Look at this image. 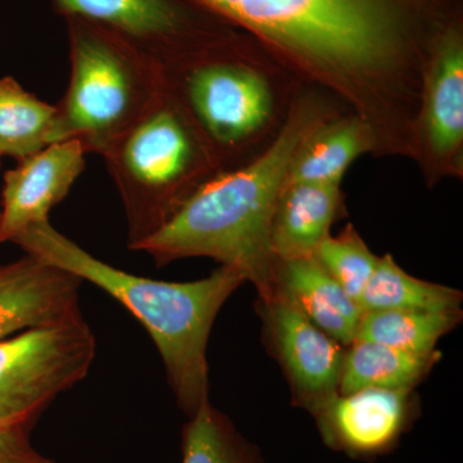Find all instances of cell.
<instances>
[{
  "label": "cell",
  "mask_w": 463,
  "mask_h": 463,
  "mask_svg": "<svg viewBox=\"0 0 463 463\" xmlns=\"http://www.w3.org/2000/svg\"><path fill=\"white\" fill-rule=\"evenodd\" d=\"M426 102L431 148L448 156L463 138V48L458 29L448 33L437 45Z\"/></svg>",
  "instance_id": "15"
},
{
  "label": "cell",
  "mask_w": 463,
  "mask_h": 463,
  "mask_svg": "<svg viewBox=\"0 0 463 463\" xmlns=\"http://www.w3.org/2000/svg\"><path fill=\"white\" fill-rule=\"evenodd\" d=\"M164 80L218 167L269 118V88L237 56L230 33L164 67Z\"/></svg>",
  "instance_id": "6"
},
{
  "label": "cell",
  "mask_w": 463,
  "mask_h": 463,
  "mask_svg": "<svg viewBox=\"0 0 463 463\" xmlns=\"http://www.w3.org/2000/svg\"><path fill=\"white\" fill-rule=\"evenodd\" d=\"M85 149L76 139L52 143L18 161L5 174L0 203V243L14 242L33 225L50 221L85 169Z\"/></svg>",
  "instance_id": "10"
},
{
  "label": "cell",
  "mask_w": 463,
  "mask_h": 463,
  "mask_svg": "<svg viewBox=\"0 0 463 463\" xmlns=\"http://www.w3.org/2000/svg\"><path fill=\"white\" fill-rule=\"evenodd\" d=\"M45 459L30 443L26 426L0 428V463H42Z\"/></svg>",
  "instance_id": "23"
},
{
  "label": "cell",
  "mask_w": 463,
  "mask_h": 463,
  "mask_svg": "<svg viewBox=\"0 0 463 463\" xmlns=\"http://www.w3.org/2000/svg\"><path fill=\"white\" fill-rule=\"evenodd\" d=\"M340 206V184L292 183L285 184L270 225L274 258L310 257L330 236Z\"/></svg>",
  "instance_id": "14"
},
{
  "label": "cell",
  "mask_w": 463,
  "mask_h": 463,
  "mask_svg": "<svg viewBox=\"0 0 463 463\" xmlns=\"http://www.w3.org/2000/svg\"><path fill=\"white\" fill-rule=\"evenodd\" d=\"M183 463H261V459L207 401L192 414L183 432Z\"/></svg>",
  "instance_id": "21"
},
{
  "label": "cell",
  "mask_w": 463,
  "mask_h": 463,
  "mask_svg": "<svg viewBox=\"0 0 463 463\" xmlns=\"http://www.w3.org/2000/svg\"><path fill=\"white\" fill-rule=\"evenodd\" d=\"M42 463H54V462H53V461H51V459H48V458H47V459H45V461H44V462H42Z\"/></svg>",
  "instance_id": "24"
},
{
  "label": "cell",
  "mask_w": 463,
  "mask_h": 463,
  "mask_svg": "<svg viewBox=\"0 0 463 463\" xmlns=\"http://www.w3.org/2000/svg\"><path fill=\"white\" fill-rule=\"evenodd\" d=\"M96 353L81 313L0 340V428L26 426L87 377Z\"/></svg>",
  "instance_id": "7"
},
{
  "label": "cell",
  "mask_w": 463,
  "mask_h": 463,
  "mask_svg": "<svg viewBox=\"0 0 463 463\" xmlns=\"http://www.w3.org/2000/svg\"><path fill=\"white\" fill-rule=\"evenodd\" d=\"M65 21L71 74L56 105L52 143L76 139L87 154L102 156L164 93V69L108 27Z\"/></svg>",
  "instance_id": "4"
},
{
  "label": "cell",
  "mask_w": 463,
  "mask_h": 463,
  "mask_svg": "<svg viewBox=\"0 0 463 463\" xmlns=\"http://www.w3.org/2000/svg\"><path fill=\"white\" fill-rule=\"evenodd\" d=\"M263 304L273 349L291 381L297 402L316 414L339 394L345 349L279 294Z\"/></svg>",
  "instance_id": "9"
},
{
  "label": "cell",
  "mask_w": 463,
  "mask_h": 463,
  "mask_svg": "<svg viewBox=\"0 0 463 463\" xmlns=\"http://www.w3.org/2000/svg\"><path fill=\"white\" fill-rule=\"evenodd\" d=\"M458 289L421 281L405 273L392 255L379 259L376 269L359 298L362 312L386 309L455 312L461 310Z\"/></svg>",
  "instance_id": "20"
},
{
  "label": "cell",
  "mask_w": 463,
  "mask_h": 463,
  "mask_svg": "<svg viewBox=\"0 0 463 463\" xmlns=\"http://www.w3.org/2000/svg\"><path fill=\"white\" fill-rule=\"evenodd\" d=\"M339 394L367 388L411 392L439 361V352L413 354L367 340L346 346Z\"/></svg>",
  "instance_id": "16"
},
{
  "label": "cell",
  "mask_w": 463,
  "mask_h": 463,
  "mask_svg": "<svg viewBox=\"0 0 463 463\" xmlns=\"http://www.w3.org/2000/svg\"><path fill=\"white\" fill-rule=\"evenodd\" d=\"M367 143L365 125L355 118L317 124L295 152L285 184H340L347 167L364 151Z\"/></svg>",
  "instance_id": "17"
},
{
  "label": "cell",
  "mask_w": 463,
  "mask_h": 463,
  "mask_svg": "<svg viewBox=\"0 0 463 463\" xmlns=\"http://www.w3.org/2000/svg\"><path fill=\"white\" fill-rule=\"evenodd\" d=\"M14 243L25 254L90 282L123 304L156 345L176 401L188 416L209 401L210 332L225 301L246 282L242 274L221 267L206 279L191 282L136 276L93 257L50 221L33 225Z\"/></svg>",
  "instance_id": "3"
},
{
  "label": "cell",
  "mask_w": 463,
  "mask_h": 463,
  "mask_svg": "<svg viewBox=\"0 0 463 463\" xmlns=\"http://www.w3.org/2000/svg\"><path fill=\"white\" fill-rule=\"evenodd\" d=\"M273 294L285 298L341 345L349 346L355 340L364 312L326 272L315 255L277 259Z\"/></svg>",
  "instance_id": "13"
},
{
  "label": "cell",
  "mask_w": 463,
  "mask_h": 463,
  "mask_svg": "<svg viewBox=\"0 0 463 463\" xmlns=\"http://www.w3.org/2000/svg\"><path fill=\"white\" fill-rule=\"evenodd\" d=\"M63 18L78 17L118 33L169 66L228 32L227 24L187 0H52Z\"/></svg>",
  "instance_id": "8"
},
{
  "label": "cell",
  "mask_w": 463,
  "mask_h": 463,
  "mask_svg": "<svg viewBox=\"0 0 463 463\" xmlns=\"http://www.w3.org/2000/svg\"><path fill=\"white\" fill-rule=\"evenodd\" d=\"M56 118V105L24 90L12 76L0 78V160L18 163L50 146Z\"/></svg>",
  "instance_id": "18"
},
{
  "label": "cell",
  "mask_w": 463,
  "mask_h": 463,
  "mask_svg": "<svg viewBox=\"0 0 463 463\" xmlns=\"http://www.w3.org/2000/svg\"><path fill=\"white\" fill-rule=\"evenodd\" d=\"M81 283L32 255L0 265V340L80 313Z\"/></svg>",
  "instance_id": "12"
},
{
  "label": "cell",
  "mask_w": 463,
  "mask_h": 463,
  "mask_svg": "<svg viewBox=\"0 0 463 463\" xmlns=\"http://www.w3.org/2000/svg\"><path fill=\"white\" fill-rule=\"evenodd\" d=\"M102 157L120 194L130 250L221 172L166 90Z\"/></svg>",
  "instance_id": "5"
},
{
  "label": "cell",
  "mask_w": 463,
  "mask_h": 463,
  "mask_svg": "<svg viewBox=\"0 0 463 463\" xmlns=\"http://www.w3.org/2000/svg\"><path fill=\"white\" fill-rule=\"evenodd\" d=\"M313 255L347 297L356 303H359L380 259L368 249L352 225L337 237H326Z\"/></svg>",
  "instance_id": "22"
},
{
  "label": "cell",
  "mask_w": 463,
  "mask_h": 463,
  "mask_svg": "<svg viewBox=\"0 0 463 463\" xmlns=\"http://www.w3.org/2000/svg\"><path fill=\"white\" fill-rule=\"evenodd\" d=\"M408 392L367 388L335 395L315 414L323 440L354 457L386 452L410 421Z\"/></svg>",
  "instance_id": "11"
},
{
  "label": "cell",
  "mask_w": 463,
  "mask_h": 463,
  "mask_svg": "<svg viewBox=\"0 0 463 463\" xmlns=\"http://www.w3.org/2000/svg\"><path fill=\"white\" fill-rule=\"evenodd\" d=\"M334 81H364L447 32L448 0H187Z\"/></svg>",
  "instance_id": "1"
},
{
  "label": "cell",
  "mask_w": 463,
  "mask_h": 463,
  "mask_svg": "<svg viewBox=\"0 0 463 463\" xmlns=\"http://www.w3.org/2000/svg\"><path fill=\"white\" fill-rule=\"evenodd\" d=\"M0 166H2V160H0Z\"/></svg>",
  "instance_id": "25"
},
{
  "label": "cell",
  "mask_w": 463,
  "mask_h": 463,
  "mask_svg": "<svg viewBox=\"0 0 463 463\" xmlns=\"http://www.w3.org/2000/svg\"><path fill=\"white\" fill-rule=\"evenodd\" d=\"M461 310L386 309L364 312L355 340L373 341L413 354L437 352L438 341L461 321Z\"/></svg>",
  "instance_id": "19"
},
{
  "label": "cell",
  "mask_w": 463,
  "mask_h": 463,
  "mask_svg": "<svg viewBox=\"0 0 463 463\" xmlns=\"http://www.w3.org/2000/svg\"><path fill=\"white\" fill-rule=\"evenodd\" d=\"M317 124L304 109L292 114L261 156L216 173L134 251L146 252L157 267L178 259H214L254 283L261 303L269 300L277 260L270 248L274 209L292 157Z\"/></svg>",
  "instance_id": "2"
}]
</instances>
